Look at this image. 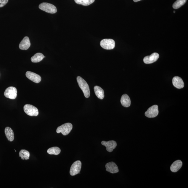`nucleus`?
I'll return each mask as SVG.
<instances>
[{
    "instance_id": "obj_1",
    "label": "nucleus",
    "mask_w": 188,
    "mask_h": 188,
    "mask_svg": "<svg viewBox=\"0 0 188 188\" xmlns=\"http://www.w3.org/2000/svg\"><path fill=\"white\" fill-rule=\"evenodd\" d=\"M77 81L79 87L83 93L85 97H89L90 94L89 87L86 81L79 76L77 77Z\"/></svg>"
},
{
    "instance_id": "obj_2",
    "label": "nucleus",
    "mask_w": 188,
    "mask_h": 188,
    "mask_svg": "<svg viewBox=\"0 0 188 188\" xmlns=\"http://www.w3.org/2000/svg\"><path fill=\"white\" fill-rule=\"evenodd\" d=\"M39 9L47 13L54 14L57 12L56 7L52 4L47 3H43L39 6Z\"/></svg>"
},
{
    "instance_id": "obj_3",
    "label": "nucleus",
    "mask_w": 188,
    "mask_h": 188,
    "mask_svg": "<svg viewBox=\"0 0 188 188\" xmlns=\"http://www.w3.org/2000/svg\"><path fill=\"white\" fill-rule=\"evenodd\" d=\"M73 128L72 124L70 123H67L59 126L57 128V133H62L64 136H66L70 133Z\"/></svg>"
},
{
    "instance_id": "obj_4",
    "label": "nucleus",
    "mask_w": 188,
    "mask_h": 188,
    "mask_svg": "<svg viewBox=\"0 0 188 188\" xmlns=\"http://www.w3.org/2000/svg\"><path fill=\"white\" fill-rule=\"evenodd\" d=\"M24 111L28 115L30 116H37L38 115V109L34 106L30 104L25 105L23 107Z\"/></svg>"
},
{
    "instance_id": "obj_5",
    "label": "nucleus",
    "mask_w": 188,
    "mask_h": 188,
    "mask_svg": "<svg viewBox=\"0 0 188 188\" xmlns=\"http://www.w3.org/2000/svg\"><path fill=\"white\" fill-rule=\"evenodd\" d=\"M100 45L102 48L110 50L114 48L115 47V42L112 39H104L101 41Z\"/></svg>"
},
{
    "instance_id": "obj_6",
    "label": "nucleus",
    "mask_w": 188,
    "mask_h": 188,
    "mask_svg": "<svg viewBox=\"0 0 188 188\" xmlns=\"http://www.w3.org/2000/svg\"><path fill=\"white\" fill-rule=\"evenodd\" d=\"M17 90L14 87L10 86L6 89L4 95L6 98L14 99L17 98Z\"/></svg>"
},
{
    "instance_id": "obj_7",
    "label": "nucleus",
    "mask_w": 188,
    "mask_h": 188,
    "mask_svg": "<svg viewBox=\"0 0 188 188\" xmlns=\"http://www.w3.org/2000/svg\"><path fill=\"white\" fill-rule=\"evenodd\" d=\"M81 167L82 163L80 161L75 162L71 166L70 171V175L74 176L78 174L81 171Z\"/></svg>"
},
{
    "instance_id": "obj_8",
    "label": "nucleus",
    "mask_w": 188,
    "mask_h": 188,
    "mask_svg": "<svg viewBox=\"0 0 188 188\" xmlns=\"http://www.w3.org/2000/svg\"><path fill=\"white\" fill-rule=\"evenodd\" d=\"M159 114L158 106L157 105H154L148 109L145 113V115L148 118L156 117Z\"/></svg>"
},
{
    "instance_id": "obj_9",
    "label": "nucleus",
    "mask_w": 188,
    "mask_h": 188,
    "mask_svg": "<svg viewBox=\"0 0 188 188\" xmlns=\"http://www.w3.org/2000/svg\"><path fill=\"white\" fill-rule=\"evenodd\" d=\"M27 78L29 80L33 81V82L38 83L40 82L41 81V77L39 75L36 73L28 71L25 74Z\"/></svg>"
},
{
    "instance_id": "obj_10",
    "label": "nucleus",
    "mask_w": 188,
    "mask_h": 188,
    "mask_svg": "<svg viewBox=\"0 0 188 188\" xmlns=\"http://www.w3.org/2000/svg\"><path fill=\"white\" fill-rule=\"evenodd\" d=\"M159 57V55L157 53H154L150 56L145 57L144 58V62L146 64H150L156 62Z\"/></svg>"
},
{
    "instance_id": "obj_11",
    "label": "nucleus",
    "mask_w": 188,
    "mask_h": 188,
    "mask_svg": "<svg viewBox=\"0 0 188 188\" xmlns=\"http://www.w3.org/2000/svg\"><path fill=\"white\" fill-rule=\"evenodd\" d=\"M102 145L105 146L107 150L109 152H112L117 146L116 142L114 140H110L108 142L103 141L102 142Z\"/></svg>"
},
{
    "instance_id": "obj_12",
    "label": "nucleus",
    "mask_w": 188,
    "mask_h": 188,
    "mask_svg": "<svg viewBox=\"0 0 188 188\" xmlns=\"http://www.w3.org/2000/svg\"><path fill=\"white\" fill-rule=\"evenodd\" d=\"M106 171L112 173H118L119 170L118 166L113 162H109L105 165Z\"/></svg>"
},
{
    "instance_id": "obj_13",
    "label": "nucleus",
    "mask_w": 188,
    "mask_h": 188,
    "mask_svg": "<svg viewBox=\"0 0 188 188\" xmlns=\"http://www.w3.org/2000/svg\"><path fill=\"white\" fill-rule=\"evenodd\" d=\"M31 45L30 41L28 37H25L20 43L19 47L21 50H27Z\"/></svg>"
},
{
    "instance_id": "obj_14",
    "label": "nucleus",
    "mask_w": 188,
    "mask_h": 188,
    "mask_svg": "<svg viewBox=\"0 0 188 188\" xmlns=\"http://www.w3.org/2000/svg\"><path fill=\"white\" fill-rule=\"evenodd\" d=\"M173 84L174 86L179 89L183 88L184 86L182 79L178 76L174 77L173 78Z\"/></svg>"
},
{
    "instance_id": "obj_15",
    "label": "nucleus",
    "mask_w": 188,
    "mask_h": 188,
    "mask_svg": "<svg viewBox=\"0 0 188 188\" xmlns=\"http://www.w3.org/2000/svg\"><path fill=\"white\" fill-rule=\"evenodd\" d=\"M182 162L180 160H178L173 162L171 167V170L173 173H176L181 169L182 166Z\"/></svg>"
},
{
    "instance_id": "obj_16",
    "label": "nucleus",
    "mask_w": 188,
    "mask_h": 188,
    "mask_svg": "<svg viewBox=\"0 0 188 188\" xmlns=\"http://www.w3.org/2000/svg\"><path fill=\"white\" fill-rule=\"evenodd\" d=\"M5 133L6 137L9 142H13L15 139L14 133L11 128L7 127L5 128Z\"/></svg>"
},
{
    "instance_id": "obj_17",
    "label": "nucleus",
    "mask_w": 188,
    "mask_h": 188,
    "mask_svg": "<svg viewBox=\"0 0 188 188\" xmlns=\"http://www.w3.org/2000/svg\"><path fill=\"white\" fill-rule=\"evenodd\" d=\"M120 102L122 105L124 107H129L131 105V100L129 96L126 94L123 95L120 99Z\"/></svg>"
},
{
    "instance_id": "obj_18",
    "label": "nucleus",
    "mask_w": 188,
    "mask_h": 188,
    "mask_svg": "<svg viewBox=\"0 0 188 188\" xmlns=\"http://www.w3.org/2000/svg\"><path fill=\"white\" fill-rule=\"evenodd\" d=\"M94 90L95 94L97 97L100 99H103L104 98V92L101 87L98 86H96L94 87Z\"/></svg>"
},
{
    "instance_id": "obj_19",
    "label": "nucleus",
    "mask_w": 188,
    "mask_h": 188,
    "mask_svg": "<svg viewBox=\"0 0 188 188\" xmlns=\"http://www.w3.org/2000/svg\"><path fill=\"white\" fill-rule=\"evenodd\" d=\"M44 58V56L42 53H38L31 57V60L33 63H37L40 62Z\"/></svg>"
},
{
    "instance_id": "obj_20",
    "label": "nucleus",
    "mask_w": 188,
    "mask_h": 188,
    "mask_svg": "<svg viewBox=\"0 0 188 188\" xmlns=\"http://www.w3.org/2000/svg\"><path fill=\"white\" fill-rule=\"evenodd\" d=\"M19 155L21 159L23 160H29L30 156L29 152L25 150H21L19 152Z\"/></svg>"
},
{
    "instance_id": "obj_21",
    "label": "nucleus",
    "mask_w": 188,
    "mask_h": 188,
    "mask_svg": "<svg viewBox=\"0 0 188 188\" xmlns=\"http://www.w3.org/2000/svg\"><path fill=\"white\" fill-rule=\"evenodd\" d=\"M61 150L57 147H54L49 148L47 150V153L50 155H58L60 153Z\"/></svg>"
},
{
    "instance_id": "obj_22",
    "label": "nucleus",
    "mask_w": 188,
    "mask_h": 188,
    "mask_svg": "<svg viewBox=\"0 0 188 188\" xmlns=\"http://www.w3.org/2000/svg\"><path fill=\"white\" fill-rule=\"evenodd\" d=\"M74 1L75 3L78 4L87 6L94 3L95 0H74Z\"/></svg>"
},
{
    "instance_id": "obj_23",
    "label": "nucleus",
    "mask_w": 188,
    "mask_h": 188,
    "mask_svg": "<svg viewBox=\"0 0 188 188\" xmlns=\"http://www.w3.org/2000/svg\"><path fill=\"white\" fill-rule=\"evenodd\" d=\"M187 0H177L173 5L174 9H177L181 7L186 3Z\"/></svg>"
},
{
    "instance_id": "obj_24",
    "label": "nucleus",
    "mask_w": 188,
    "mask_h": 188,
    "mask_svg": "<svg viewBox=\"0 0 188 188\" xmlns=\"http://www.w3.org/2000/svg\"><path fill=\"white\" fill-rule=\"evenodd\" d=\"M9 0H0V7H2L8 2Z\"/></svg>"
},
{
    "instance_id": "obj_25",
    "label": "nucleus",
    "mask_w": 188,
    "mask_h": 188,
    "mask_svg": "<svg viewBox=\"0 0 188 188\" xmlns=\"http://www.w3.org/2000/svg\"><path fill=\"white\" fill-rule=\"evenodd\" d=\"M133 1L134 2H136L140 1H141V0H133Z\"/></svg>"
},
{
    "instance_id": "obj_26",
    "label": "nucleus",
    "mask_w": 188,
    "mask_h": 188,
    "mask_svg": "<svg viewBox=\"0 0 188 188\" xmlns=\"http://www.w3.org/2000/svg\"><path fill=\"white\" fill-rule=\"evenodd\" d=\"M173 12H174V13H175V11H174Z\"/></svg>"
},
{
    "instance_id": "obj_27",
    "label": "nucleus",
    "mask_w": 188,
    "mask_h": 188,
    "mask_svg": "<svg viewBox=\"0 0 188 188\" xmlns=\"http://www.w3.org/2000/svg\"><path fill=\"white\" fill-rule=\"evenodd\" d=\"M44 58H45V56H44Z\"/></svg>"
}]
</instances>
